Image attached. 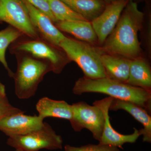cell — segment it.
Returning a JSON list of instances; mask_svg holds the SVG:
<instances>
[{"label":"cell","instance_id":"obj_1","mask_svg":"<svg viewBox=\"0 0 151 151\" xmlns=\"http://www.w3.org/2000/svg\"><path fill=\"white\" fill-rule=\"evenodd\" d=\"M144 14L137 3L129 0L115 28L102 47L109 54L134 59L141 51L138 33L142 26Z\"/></svg>","mask_w":151,"mask_h":151},{"label":"cell","instance_id":"obj_2","mask_svg":"<svg viewBox=\"0 0 151 151\" xmlns=\"http://www.w3.org/2000/svg\"><path fill=\"white\" fill-rule=\"evenodd\" d=\"M72 91L76 95L99 93L115 99L129 101L151 112V92L106 77L91 78L84 76L76 81Z\"/></svg>","mask_w":151,"mask_h":151},{"label":"cell","instance_id":"obj_3","mask_svg":"<svg viewBox=\"0 0 151 151\" xmlns=\"http://www.w3.org/2000/svg\"><path fill=\"white\" fill-rule=\"evenodd\" d=\"M17 59L16 72L14 73L15 93L21 100L35 95L45 76L52 68L48 62L23 52L15 53Z\"/></svg>","mask_w":151,"mask_h":151},{"label":"cell","instance_id":"obj_4","mask_svg":"<svg viewBox=\"0 0 151 151\" xmlns=\"http://www.w3.org/2000/svg\"><path fill=\"white\" fill-rule=\"evenodd\" d=\"M59 47L70 61H74L81 68L85 77L91 78L107 77L101 61V56L105 53L103 48L66 36Z\"/></svg>","mask_w":151,"mask_h":151},{"label":"cell","instance_id":"obj_5","mask_svg":"<svg viewBox=\"0 0 151 151\" xmlns=\"http://www.w3.org/2000/svg\"><path fill=\"white\" fill-rule=\"evenodd\" d=\"M21 39L10 45L11 53L23 52L37 59L45 60L51 65L52 71L59 74L70 60L63 50L43 39Z\"/></svg>","mask_w":151,"mask_h":151},{"label":"cell","instance_id":"obj_6","mask_svg":"<svg viewBox=\"0 0 151 151\" xmlns=\"http://www.w3.org/2000/svg\"><path fill=\"white\" fill-rule=\"evenodd\" d=\"M8 145L22 151H39L42 149H62V138L46 123L40 129L24 135L9 137Z\"/></svg>","mask_w":151,"mask_h":151},{"label":"cell","instance_id":"obj_7","mask_svg":"<svg viewBox=\"0 0 151 151\" xmlns=\"http://www.w3.org/2000/svg\"><path fill=\"white\" fill-rule=\"evenodd\" d=\"M6 23L32 39L40 37L31 21L22 0H0V22Z\"/></svg>","mask_w":151,"mask_h":151},{"label":"cell","instance_id":"obj_8","mask_svg":"<svg viewBox=\"0 0 151 151\" xmlns=\"http://www.w3.org/2000/svg\"><path fill=\"white\" fill-rule=\"evenodd\" d=\"M73 119L70 124L76 132L84 129L92 133L95 139L100 141L103 133L105 117L103 111L96 105H89L83 101L72 105Z\"/></svg>","mask_w":151,"mask_h":151},{"label":"cell","instance_id":"obj_9","mask_svg":"<svg viewBox=\"0 0 151 151\" xmlns=\"http://www.w3.org/2000/svg\"><path fill=\"white\" fill-rule=\"evenodd\" d=\"M129 1L116 0L109 3L103 12L92 21V27L100 44H103L113 32Z\"/></svg>","mask_w":151,"mask_h":151},{"label":"cell","instance_id":"obj_10","mask_svg":"<svg viewBox=\"0 0 151 151\" xmlns=\"http://www.w3.org/2000/svg\"><path fill=\"white\" fill-rule=\"evenodd\" d=\"M113 98L106 97L101 100H96L93 105L102 110L105 117V124L102 136L99 142L100 145H109L123 149L126 143H134L141 136L139 130L134 128V132L131 134L124 135L117 132L111 126L109 115V108Z\"/></svg>","mask_w":151,"mask_h":151},{"label":"cell","instance_id":"obj_11","mask_svg":"<svg viewBox=\"0 0 151 151\" xmlns=\"http://www.w3.org/2000/svg\"><path fill=\"white\" fill-rule=\"evenodd\" d=\"M24 111L13 114L0 121V131L9 137L27 134L40 129L44 119L39 116H28Z\"/></svg>","mask_w":151,"mask_h":151},{"label":"cell","instance_id":"obj_12","mask_svg":"<svg viewBox=\"0 0 151 151\" xmlns=\"http://www.w3.org/2000/svg\"><path fill=\"white\" fill-rule=\"evenodd\" d=\"M27 9L31 21L40 37L56 46H59L66 36L60 30L51 19L41 11L22 0Z\"/></svg>","mask_w":151,"mask_h":151},{"label":"cell","instance_id":"obj_13","mask_svg":"<svg viewBox=\"0 0 151 151\" xmlns=\"http://www.w3.org/2000/svg\"><path fill=\"white\" fill-rule=\"evenodd\" d=\"M123 110L127 111L143 126L139 130L141 136H143V142H151V117L145 109L135 103L113 98L109 111Z\"/></svg>","mask_w":151,"mask_h":151},{"label":"cell","instance_id":"obj_14","mask_svg":"<svg viewBox=\"0 0 151 151\" xmlns=\"http://www.w3.org/2000/svg\"><path fill=\"white\" fill-rule=\"evenodd\" d=\"M36 108L38 116L43 119L48 117L66 119L69 122L73 119L72 105L64 100H52L43 97L38 101Z\"/></svg>","mask_w":151,"mask_h":151},{"label":"cell","instance_id":"obj_15","mask_svg":"<svg viewBox=\"0 0 151 151\" xmlns=\"http://www.w3.org/2000/svg\"><path fill=\"white\" fill-rule=\"evenodd\" d=\"M131 60L115 55L104 53L101 61L107 77L126 83L129 78Z\"/></svg>","mask_w":151,"mask_h":151},{"label":"cell","instance_id":"obj_16","mask_svg":"<svg viewBox=\"0 0 151 151\" xmlns=\"http://www.w3.org/2000/svg\"><path fill=\"white\" fill-rule=\"evenodd\" d=\"M55 24L60 30L70 34L81 41L91 45L98 42L92 24L88 21L58 22Z\"/></svg>","mask_w":151,"mask_h":151},{"label":"cell","instance_id":"obj_17","mask_svg":"<svg viewBox=\"0 0 151 151\" xmlns=\"http://www.w3.org/2000/svg\"><path fill=\"white\" fill-rule=\"evenodd\" d=\"M126 83L151 91V69L145 60L139 58L131 60L129 78Z\"/></svg>","mask_w":151,"mask_h":151},{"label":"cell","instance_id":"obj_18","mask_svg":"<svg viewBox=\"0 0 151 151\" xmlns=\"http://www.w3.org/2000/svg\"><path fill=\"white\" fill-rule=\"evenodd\" d=\"M87 20H92L105 9L102 0H61Z\"/></svg>","mask_w":151,"mask_h":151},{"label":"cell","instance_id":"obj_19","mask_svg":"<svg viewBox=\"0 0 151 151\" xmlns=\"http://www.w3.org/2000/svg\"><path fill=\"white\" fill-rule=\"evenodd\" d=\"M24 35L21 32L10 26L0 31V62L4 65L11 78L13 77L14 73L10 69L6 60V50L15 41Z\"/></svg>","mask_w":151,"mask_h":151},{"label":"cell","instance_id":"obj_20","mask_svg":"<svg viewBox=\"0 0 151 151\" xmlns=\"http://www.w3.org/2000/svg\"><path fill=\"white\" fill-rule=\"evenodd\" d=\"M48 2L52 13L57 22L88 21L81 15L73 11L61 0H48Z\"/></svg>","mask_w":151,"mask_h":151},{"label":"cell","instance_id":"obj_21","mask_svg":"<svg viewBox=\"0 0 151 151\" xmlns=\"http://www.w3.org/2000/svg\"><path fill=\"white\" fill-rule=\"evenodd\" d=\"M64 150L65 151H121L117 147L99 144L97 145L89 144L80 147L66 145Z\"/></svg>","mask_w":151,"mask_h":151},{"label":"cell","instance_id":"obj_22","mask_svg":"<svg viewBox=\"0 0 151 151\" xmlns=\"http://www.w3.org/2000/svg\"><path fill=\"white\" fill-rule=\"evenodd\" d=\"M23 111L11 105L6 96L0 97V121L7 116Z\"/></svg>","mask_w":151,"mask_h":151},{"label":"cell","instance_id":"obj_23","mask_svg":"<svg viewBox=\"0 0 151 151\" xmlns=\"http://www.w3.org/2000/svg\"><path fill=\"white\" fill-rule=\"evenodd\" d=\"M36 8L41 11L44 13L48 16L54 23L57 22L53 14L52 13L49 5L47 1L46 0H26Z\"/></svg>","mask_w":151,"mask_h":151},{"label":"cell","instance_id":"obj_24","mask_svg":"<svg viewBox=\"0 0 151 151\" xmlns=\"http://www.w3.org/2000/svg\"><path fill=\"white\" fill-rule=\"evenodd\" d=\"M6 95V87L0 81V97H5Z\"/></svg>","mask_w":151,"mask_h":151},{"label":"cell","instance_id":"obj_25","mask_svg":"<svg viewBox=\"0 0 151 151\" xmlns=\"http://www.w3.org/2000/svg\"><path fill=\"white\" fill-rule=\"evenodd\" d=\"M106 1L110 3L111 2L113 1H116V0H105Z\"/></svg>","mask_w":151,"mask_h":151},{"label":"cell","instance_id":"obj_26","mask_svg":"<svg viewBox=\"0 0 151 151\" xmlns=\"http://www.w3.org/2000/svg\"><path fill=\"white\" fill-rule=\"evenodd\" d=\"M14 151H22L19 150H15Z\"/></svg>","mask_w":151,"mask_h":151},{"label":"cell","instance_id":"obj_27","mask_svg":"<svg viewBox=\"0 0 151 151\" xmlns=\"http://www.w3.org/2000/svg\"><path fill=\"white\" fill-rule=\"evenodd\" d=\"M46 1H48V0H46Z\"/></svg>","mask_w":151,"mask_h":151}]
</instances>
